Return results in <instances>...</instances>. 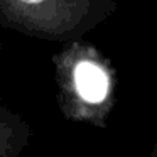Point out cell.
<instances>
[{
  "label": "cell",
  "mask_w": 157,
  "mask_h": 157,
  "mask_svg": "<svg viewBox=\"0 0 157 157\" xmlns=\"http://www.w3.org/2000/svg\"><path fill=\"white\" fill-rule=\"evenodd\" d=\"M75 83L79 96L85 101L100 103L108 93V78L98 64L81 61L75 69Z\"/></svg>",
  "instance_id": "1"
}]
</instances>
